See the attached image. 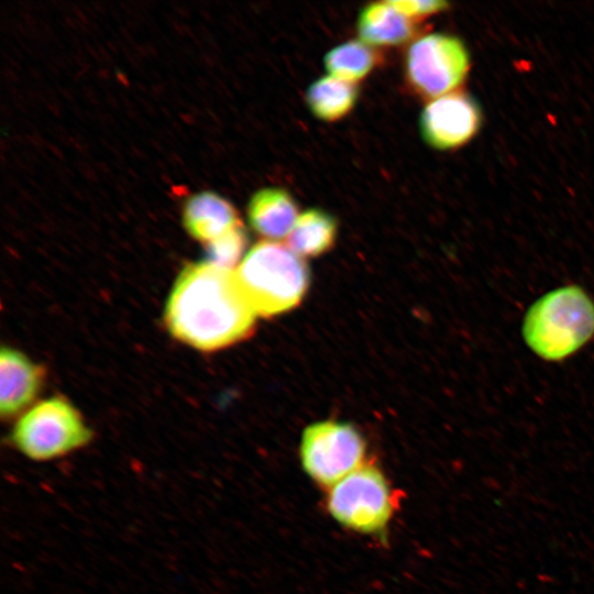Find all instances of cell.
<instances>
[{"label": "cell", "instance_id": "obj_1", "mask_svg": "<svg viewBox=\"0 0 594 594\" xmlns=\"http://www.w3.org/2000/svg\"><path fill=\"white\" fill-rule=\"evenodd\" d=\"M255 318L234 270L207 260L183 267L164 309L170 336L204 352L244 340L253 331Z\"/></svg>", "mask_w": 594, "mask_h": 594}, {"label": "cell", "instance_id": "obj_2", "mask_svg": "<svg viewBox=\"0 0 594 594\" xmlns=\"http://www.w3.org/2000/svg\"><path fill=\"white\" fill-rule=\"evenodd\" d=\"M239 286L256 316L272 317L296 307L309 285L304 258L287 245L263 240L234 270Z\"/></svg>", "mask_w": 594, "mask_h": 594}, {"label": "cell", "instance_id": "obj_3", "mask_svg": "<svg viewBox=\"0 0 594 594\" xmlns=\"http://www.w3.org/2000/svg\"><path fill=\"white\" fill-rule=\"evenodd\" d=\"M521 332L541 359L563 360L593 337L594 301L576 285L553 289L529 307Z\"/></svg>", "mask_w": 594, "mask_h": 594}, {"label": "cell", "instance_id": "obj_4", "mask_svg": "<svg viewBox=\"0 0 594 594\" xmlns=\"http://www.w3.org/2000/svg\"><path fill=\"white\" fill-rule=\"evenodd\" d=\"M94 438L79 410L66 398L53 396L35 403L16 418L10 442L23 457L48 462L67 457Z\"/></svg>", "mask_w": 594, "mask_h": 594}, {"label": "cell", "instance_id": "obj_5", "mask_svg": "<svg viewBox=\"0 0 594 594\" xmlns=\"http://www.w3.org/2000/svg\"><path fill=\"white\" fill-rule=\"evenodd\" d=\"M395 502L385 474L375 465L363 464L328 488L326 507L343 528L382 537L393 518Z\"/></svg>", "mask_w": 594, "mask_h": 594}, {"label": "cell", "instance_id": "obj_6", "mask_svg": "<svg viewBox=\"0 0 594 594\" xmlns=\"http://www.w3.org/2000/svg\"><path fill=\"white\" fill-rule=\"evenodd\" d=\"M366 443L351 424L323 420L309 425L299 443V460L318 485L331 487L364 463Z\"/></svg>", "mask_w": 594, "mask_h": 594}, {"label": "cell", "instance_id": "obj_7", "mask_svg": "<svg viewBox=\"0 0 594 594\" xmlns=\"http://www.w3.org/2000/svg\"><path fill=\"white\" fill-rule=\"evenodd\" d=\"M471 68L464 42L454 35L430 33L417 38L406 55V76L422 96L438 98L457 91Z\"/></svg>", "mask_w": 594, "mask_h": 594}, {"label": "cell", "instance_id": "obj_8", "mask_svg": "<svg viewBox=\"0 0 594 594\" xmlns=\"http://www.w3.org/2000/svg\"><path fill=\"white\" fill-rule=\"evenodd\" d=\"M482 123L479 102L471 95L458 90L431 99L419 119L424 141L439 151L464 146L475 138Z\"/></svg>", "mask_w": 594, "mask_h": 594}, {"label": "cell", "instance_id": "obj_9", "mask_svg": "<svg viewBox=\"0 0 594 594\" xmlns=\"http://www.w3.org/2000/svg\"><path fill=\"white\" fill-rule=\"evenodd\" d=\"M45 371L23 352L2 346L0 351V414L19 418L35 404L44 384Z\"/></svg>", "mask_w": 594, "mask_h": 594}, {"label": "cell", "instance_id": "obj_10", "mask_svg": "<svg viewBox=\"0 0 594 594\" xmlns=\"http://www.w3.org/2000/svg\"><path fill=\"white\" fill-rule=\"evenodd\" d=\"M183 222L186 231L207 244L235 228L241 221L234 207L216 193L204 191L185 204Z\"/></svg>", "mask_w": 594, "mask_h": 594}, {"label": "cell", "instance_id": "obj_11", "mask_svg": "<svg viewBox=\"0 0 594 594\" xmlns=\"http://www.w3.org/2000/svg\"><path fill=\"white\" fill-rule=\"evenodd\" d=\"M298 217V207L293 196L278 187L257 190L248 205L251 227L270 241L287 238Z\"/></svg>", "mask_w": 594, "mask_h": 594}, {"label": "cell", "instance_id": "obj_12", "mask_svg": "<svg viewBox=\"0 0 594 594\" xmlns=\"http://www.w3.org/2000/svg\"><path fill=\"white\" fill-rule=\"evenodd\" d=\"M356 30L360 41L369 46H395L411 38L415 25L391 1H383L362 8Z\"/></svg>", "mask_w": 594, "mask_h": 594}, {"label": "cell", "instance_id": "obj_13", "mask_svg": "<svg viewBox=\"0 0 594 594\" xmlns=\"http://www.w3.org/2000/svg\"><path fill=\"white\" fill-rule=\"evenodd\" d=\"M338 223L329 212L312 208L299 215L287 235V246L297 255L315 257L329 251L334 244Z\"/></svg>", "mask_w": 594, "mask_h": 594}, {"label": "cell", "instance_id": "obj_14", "mask_svg": "<svg viewBox=\"0 0 594 594\" xmlns=\"http://www.w3.org/2000/svg\"><path fill=\"white\" fill-rule=\"evenodd\" d=\"M358 96L356 84L329 75L318 78L308 87L306 102L317 119L334 122L352 111Z\"/></svg>", "mask_w": 594, "mask_h": 594}, {"label": "cell", "instance_id": "obj_15", "mask_svg": "<svg viewBox=\"0 0 594 594\" xmlns=\"http://www.w3.org/2000/svg\"><path fill=\"white\" fill-rule=\"evenodd\" d=\"M323 62L331 76L355 84L372 72L376 55L364 42L348 41L330 50Z\"/></svg>", "mask_w": 594, "mask_h": 594}, {"label": "cell", "instance_id": "obj_16", "mask_svg": "<svg viewBox=\"0 0 594 594\" xmlns=\"http://www.w3.org/2000/svg\"><path fill=\"white\" fill-rule=\"evenodd\" d=\"M246 231L242 223L218 239L205 244L207 261L222 267L235 270L245 255Z\"/></svg>", "mask_w": 594, "mask_h": 594}, {"label": "cell", "instance_id": "obj_17", "mask_svg": "<svg viewBox=\"0 0 594 594\" xmlns=\"http://www.w3.org/2000/svg\"><path fill=\"white\" fill-rule=\"evenodd\" d=\"M391 3L410 19L433 15L449 7V3L442 0H394Z\"/></svg>", "mask_w": 594, "mask_h": 594}]
</instances>
